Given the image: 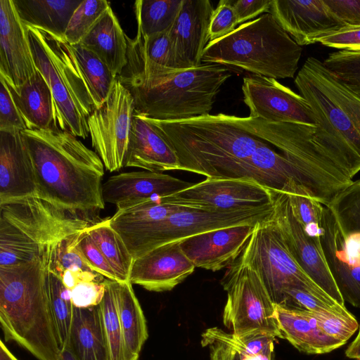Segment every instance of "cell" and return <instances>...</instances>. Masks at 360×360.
<instances>
[{"label": "cell", "instance_id": "1", "mask_svg": "<svg viewBox=\"0 0 360 360\" xmlns=\"http://www.w3.org/2000/svg\"><path fill=\"white\" fill-rule=\"evenodd\" d=\"M20 134L34 171L36 197L87 218L104 209V165L95 151L69 131L25 129Z\"/></svg>", "mask_w": 360, "mask_h": 360}, {"label": "cell", "instance_id": "2", "mask_svg": "<svg viewBox=\"0 0 360 360\" xmlns=\"http://www.w3.org/2000/svg\"><path fill=\"white\" fill-rule=\"evenodd\" d=\"M295 84L310 105L315 127L307 126L316 146L348 178L360 172V96L309 57Z\"/></svg>", "mask_w": 360, "mask_h": 360}, {"label": "cell", "instance_id": "3", "mask_svg": "<svg viewBox=\"0 0 360 360\" xmlns=\"http://www.w3.org/2000/svg\"><path fill=\"white\" fill-rule=\"evenodd\" d=\"M148 118L174 148L179 170L206 178L244 179L250 158L265 141L222 113L176 121Z\"/></svg>", "mask_w": 360, "mask_h": 360}, {"label": "cell", "instance_id": "4", "mask_svg": "<svg viewBox=\"0 0 360 360\" xmlns=\"http://www.w3.org/2000/svg\"><path fill=\"white\" fill-rule=\"evenodd\" d=\"M55 246L28 262L0 267V324L5 340L15 342L39 360H58L61 351L49 300Z\"/></svg>", "mask_w": 360, "mask_h": 360}, {"label": "cell", "instance_id": "5", "mask_svg": "<svg viewBox=\"0 0 360 360\" xmlns=\"http://www.w3.org/2000/svg\"><path fill=\"white\" fill-rule=\"evenodd\" d=\"M96 222L36 196L0 203V267L34 259Z\"/></svg>", "mask_w": 360, "mask_h": 360}, {"label": "cell", "instance_id": "6", "mask_svg": "<svg viewBox=\"0 0 360 360\" xmlns=\"http://www.w3.org/2000/svg\"><path fill=\"white\" fill-rule=\"evenodd\" d=\"M302 51L273 15L266 13L228 35L209 41L202 61L232 65L275 79L293 78Z\"/></svg>", "mask_w": 360, "mask_h": 360}, {"label": "cell", "instance_id": "7", "mask_svg": "<svg viewBox=\"0 0 360 360\" xmlns=\"http://www.w3.org/2000/svg\"><path fill=\"white\" fill-rule=\"evenodd\" d=\"M24 28L36 69L51 91L58 127L86 139L87 120L95 107L70 44L41 29L27 25Z\"/></svg>", "mask_w": 360, "mask_h": 360}, {"label": "cell", "instance_id": "8", "mask_svg": "<svg viewBox=\"0 0 360 360\" xmlns=\"http://www.w3.org/2000/svg\"><path fill=\"white\" fill-rule=\"evenodd\" d=\"M231 76L224 65L202 63L154 84L126 88L136 112L158 120H184L210 115L221 86Z\"/></svg>", "mask_w": 360, "mask_h": 360}, {"label": "cell", "instance_id": "9", "mask_svg": "<svg viewBox=\"0 0 360 360\" xmlns=\"http://www.w3.org/2000/svg\"><path fill=\"white\" fill-rule=\"evenodd\" d=\"M231 118L239 126L269 142L297 165L313 184L322 205L326 206L353 181L316 148L309 136L307 125L268 122L234 115Z\"/></svg>", "mask_w": 360, "mask_h": 360}, {"label": "cell", "instance_id": "10", "mask_svg": "<svg viewBox=\"0 0 360 360\" xmlns=\"http://www.w3.org/2000/svg\"><path fill=\"white\" fill-rule=\"evenodd\" d=\"M273 204L227 212L194 209L177 211L167 218L119 233L133 259L158 246L221 228L253 224L270 217Z\"/></svg>", "mask_w": 360, "mask_h": 360}, {"label": "cell", "instance_id": "11", "mask_svg": "<svg viewBox=\"0 0 360 360\" xmlns=\"http://www.w3.org/2000/svg\"><path fill=\"white\" fill-rule=\"evenodd\" d=\"M221 285L227 294L223 322L233 334L281 338L274 316L275 304L255 269L238 258L229 266Z\"/></svg>", "mask_w": 360, "mask_h": 360}, {"label": "cell", "instance_id": "12", "mask_svg": "<svg viewBox=\"0 0 360 360\" xmlns=\"http://www.w3.org/2000/svg\"><path fill=\"white\" fill-rule=\"evenodd\" d=\"M238 258L257 272L275 304H284V292L289 287L304 288L322 299L335 301L296 262L270 217L256 224Z\"/></svg>", "mask_w": 360, "mask_h": 360}, {"label": "cell", "instance_id": "13", "mask_svg": "<svg viewBox=\"0 0 360 360\" xmlns=\"http://www.w3.org/2000/svg\"><path fill=\"white\" fill-rule=\"evenodd\" d=\"M134 112L132 95L116 77L105 101L88 118L92 147L109 172L124 165Z\"/></svg>", "mask_w": 360, "mask_h": 360}, {"label": "cell", "instance_id": "14", "mask_svg": "<svg viewBox=\"0 0 360 360\" xmlns=\"http://www.w3.org/2000/svg\"><path fill=\"white\" fill-rule=\"evenodd\" d=\"M270 219L299 266L325 292L345 307V301L326 263L320 237L309 236L295 218L288 194L274 191Z\"/></svg>", "mask_w": 360, "mask_h": 360}, {"label": "cell", "instance_id": "15", "mask_svg": "<svg viewBox=\"0 0 360 360\" xmlns=\"http://www.w3.org/2000/svg\"><path fill=\"white\" fill-rule=\"evenodd\" d=\"M165 198L194 210L227 212L271 205L274 191L251 179L206 178Z\"/></svg>", "mask_w": 360, "mask_h": 360}, {"label": "cell", "instance_id": "16", "mask_svg": "<svg viewBox=\"0 0 360 360\" xmlns=\"http://www.w3.org/2000/svg\"><path fill=\"white\" fill-rule=\"evenodd\" d=\"M243 101L252 119L268 122H289L316 126L312 110L300 95L274 78L257 75L245 77Z\"/></svg>", "mask_w": 360, "mask_h": 360}, {"label": "cell", "instance_id": "17", "mask_svg": "<svg viewBox=\"0 0 360 360\" xmlns=\"http://www.w3.org/2000/svg\"><path fill=\"white\" fill-rule=\"evenodd\" d=\"M256 224L238 225L198 233L180 240V246L195 267L217 271L238 259Z\"/></svg>", "mask_w": 360, "mask_h": 360}, {"label": "cell", "instance_id": "18", "mask_svg": "<svg viewBox=\"0 0 360 360\" xmlns=\"http://www.w3.org/2000/svg\"><path fill=\"white\" fill-rule=\"evenodd\" d=\"M196 267L185 255L180 241L158 246L133 261L129 281L153 292L172 290Z\"/></svg>", "mask_w": 360, "mask_h": 360}, {"label": "cell", "instance_id": "19", "mask_svg": "<svg viewBox=\"0 0 360 360\" xmlns=\"http://www.w3.org/2000/svg\"><path fill=\"white\" fill-rule=\"evenodd\" d=\"M194 184L160 172H129L112 176L102 185L103 201L124 210L184 191Z\"/></svg>", "mask_w": 360, "mask_h": 360}, {"label": "cell", "instance_id": "20", "mask_svg": "<svg viewBox=\"0 0 360 360\" xmlns=\"http://www.w3.org/2000/svg\"><path fill=\"white\" fill-rule=\"evenodd\" d=\"M214 10L209 0H182L169 30L172 48L182 70L202 64L203 51L210 41L209 27Z\"/></svg>", "mask_w": 360, "mask_h": 360}, {"label": "cell", "instance_id": "21", "mask_svg": "<svg viewBox=\"0 0 360 360\" xmlns=\"http://www.w3.org/2000/svg\"><path fill=\"white\" fill-rule=\"evenodd\" d=\"M36 72L24 25L13 0H0V76L16 88Z\"/></svg>", "mask_w": 360, "mask_h": 360}, {"label": "cell", "instance_id": "22", "mask_svg": "<svg viewBox=\"0 0 360 360\" xmlns=\"http://www.w3.org/2000/svg\"><path fill=\"white\" fill-rule=\"evenodd\" d=\"M320 240L326 263L345 302L360 309V259L347 247L331 212L324 206Z\"/></svg>", "mask_w": 360, "mask_h": 360}, {"label": "cell", "instance_id": "23", "mask_svg": "<svg viewBox=\"0 0 360 360\" xmlns=\"http://www.w3.org/2000/svg\"><path fill=\"white\" fill-rule=\"evenodd\" d=\"M269 13L300 46L311 44L318 35L344 27L331 15L323 0H272Z\"/></svg>", "mask_w": 360, "mask_h": 360}, {"label": "cell", "instance_id": "24", "mask_svg": "<svg viewBox=\"0 0 360 360\" xmlns=\"http://www.w3.org/2000/svg\"><path fill=\"white\" fill-rule=\"evenodd\" d=\"M124 167L160 172L179 170V160L174 148L147 116L136 111Z\"/></svg>", "mask_w": 360, "mask_h": 360}, {"label": "cell", "instance_id": "25", "mask_svg": "<svg viewBox=\"0 0 360 360\" xmlns=\"http://www.w3.org/2000/svg\"><path fill=\"white\" fill-rule=\"evenodd\" d=\"M36 193L32 160L20 132L0 131V203Z\"/></svg>", "mask_w": 360, "mask_h": 360}, {"label": "cell", "instance_id": "26", "mask_svg": "<svg viewBox=\"0 0 360 360\" xmlns=\"http://www.w3.org/2000/svg\"><path fill=\"white\" fill-rule=\"evenodd\" d=\"M274 316L281 338L302 352L322 354L345 344L321 330L315 313L275 304Z\"/></svg>", "mask_w": 360, "mask_h": 360}, {"label": "cell", "instance_id": "27", "mask_svg": "<svg viewBox=\"0 0 360 360\" xmlns=\"http://www.w3.org/2000/svg\"><path fill=\"white\" fill-rule=\"evenodd\" d=\"M210 360H274L276 338L268 335L239 337L217 327L207 328L201 335Z\"/></svg>", "mask_w": 360, "mask_h": 360}, {"label": "cell", "instance_id": "28", "mask_svg": "<svg viewBox=\"0 0 360 360\" xmlns=\"http://www.w3.org/2000/svg\"><path fill=\"white\" fill-rule=\"evenodd\" d=\"M79 44L95 54L115 77L127 64V36L111 6Z\"/></svg>", "mask_w": 360, "mask_h": 360}, {"label": "cell", "instance_id": "29", "mask_svg": "<svg viewBox=\"0 0 360 360\" xmlns=\"http://www.w3.org/2000/svg\"><path fill=\"white\" fill-rule=\"evenodd\" d=\"M2 77V76H1ZM27 129H57L54 101L51 91L42 75L36 73L21 86L6 83Z\"/></svg>", "mask_w": 360, "mask_h": 360}, {"label": "cell", "instance_id": "30", "mask_svg": "<svg viewBox=\"0 0 360 360\" xmlns=\"http://www.w3.org/2000/svg\"><path fill=\"white\" fill-rule=\"evenodd\" d=\"M68 347L77 360H110L99 305L75 307Z\"/></svg>", "mask_w": 360, "mask_h": 360}, {"label": "cell", "instance_id": "31", "mask_svg": "<svg viewBox=\"0 0 360 360\" xmlns=\"http://www.w3.org/2000/svg\"><path fill=\"white\" fill-rule=\"evenodd\" d=\"M113 285L125 360H139L142 347L148 337L144 314L130 281H114Z\"/></svg>", "mask_w": 360, "mask_h": 360}, {"label": "cell", "instance_id": "32", "mask_svg": "<svg viewBox=\"0 0 360 360\" xmlns=\"http://www.w3.org/2000/svg\"><path fill=\"white\" fill-rule=\"evenodd\" d=\"M82 0H13L24 25L64 37L69 21Z\"/></svg>", "mask_w": 360, "mask_h": 360}, {"label": "cell", "instance_id": "33", "mask_svg": "<svg viewBox=\"0 0 360 360\" xmlns=\"http://www.w3.org/2000/svg\"><path fill=\"white\" fill-rule=\"evenodd\" d=\"M87 233L114 271L117 281H129L134 259L121 236L111 226L110 219L93 224Z\"/></svg>", "mask_w": 360, "mask_h": 360}, {"label": "cell", "instance_id": "34", "mask_svg": "<svg viewBox=\"0 0 360 360\" xmlns=\"http://www.w3.org/2000/svg\"><path fill=\"white\" fill-rule=\"evenodd\" d=\"M185 209L192 208L171 203L165 197H158L124 210H117L110 218V223L120 233L164 219L172 214Z\"/></svg>", "mask_w": 360, "mask_h": 360}, {"label": "cell", "instance_id": "35", "mask_svg": "<svg viewBox=\"0 0 360 360\" xmlns=\"http://www.w3.org/2000/svg\"><path fill=\"white\" fill-rule=\"evenodd\" d=\"M182 0H138L134 4L137 33L143 37L169 31Z\"/></svg>", "mask_w": 360, "mask_h": 360}, {"label": "cell", "instance_id": "36", "mask_svg": "<svg viewBox=\"0 0 360 360\" xmlns=\"http://www.w3.org/2000/svg\"><path fill=\"white\" fill-rule=\"evenodd\" d=\"M49 300L60 349L69 345L75 307L70 290L60 278L49 270Z\"/></svg>", "mask_w": 360, "mask_h": 360}, {"label": "cell", "instance_id": "37", "mask_svg": "<svg viewBox=\"0 0 360 360\" xmlns=\"http://www.w3.org/2000/svg\"><path fill=\"white\" fill-rule=\"evenodd\" d=\"M326 206L344 236L360 233V180L338 192Z\"/></svg>", "mask_w": 360, "mask_h": 360}, {"label": "cell", "instance_id": "38", "mask_svg": "<svg viewBox=\"0 0 360 360\" xmlns=\"http://www.w3.org/2000/svg\"><path fill=\"white\" fill-rule=\"evenodd\" d=\"M105 292L99 304L110 360H125L124 340L117 311L114 281L105 278Z\"/></svg>", "mask_w": 360, "mask_h": 360}, {"label": "cell", "instance_id": "39", "mask_svg": "<svg viewBox=\"0 0 360 360\" xmlns=\"http://www.w3.org/2000/svg\"><path fill=\"white\" fill-rule=\"evenodd\" d=\"M283 306L299 308L313 313L335 316L347 320L355 317L335 301H327L309 290L301 287H289L284 292Z\"/></svg>", "mask_w": 360, "mask_h": 360}, {"label": "cell", "instance_id": "40", "mask_svg": "<svg viewBox=\"0 0 360 360\" xmlns=\"http://www.w3.org/2000/svg\"><path fill=\"white\" fill-rule=\"evenodd\" d=\"M343 85L360 96V50H340L322 62Z\"/></svg>", "mask_w": 360, "mask_h": 360}, {"label": "cell", "instance_id": "41", "mask_svg": "<svg viewBox=\"0 0 360 360\" xmlns=\"http://www.w3.org/2000/svg\"><path fill=\"white\" fill-rule=\"evenodd\" d=\"M110 7V3L105 0H82L69 21L65 39L70 44H79Z\"/></svg>", "mask_w": 360, "mask_h": 360}, {"label": "cell", "instance_id": "42", "mask_svg": "<svg viewBox=\"0 0 360 360\" xmlns=\"http://www.w3.org/2000/svg\"><path fill=\"white\" fill-rule=\"evenodd\" d=\"M288 195L295 218L309 236L319 238L325 205L310 196L299 194H288Z\"/></svg>", "mask_w": 360, "mask_h": 360}, {"label": "cell", "instance_id": "43", "mask_svg": "<svg viewBox=\"0 0 360 360\" xmlns=\"http://www.w3.org/2000/svg\"><path fill=\"white\" fill-rule=\"evenodd\" d=\"M87 229L77 233L75 240L76 248L82 253L93 271L100 274L107 279L117 281L114 271L100 249L88 234Z\"/></svg>", "mask_w": 360, "mask_h": 360}, {"label": "cell", "instance_id": "44", "mask_svg": "<svg viewBox=\"0 0 360 360\" xmlns=\"http://www.w3.org/2000/svg\"><path fill=\"white\" fill-rule=\"evenodd\" d=\"M27 129L25 122L11 96L3 77L0 76V131H22Z\"/></svg>", "mask_w": 360, "mask_h": 360}, {"label": "cell", "instance_id": "45", "mask_svg": "<svg viewBox=\"0 0 360 360\" xmlns=\"http://www.w3.org/2000/svg\"><path fill=\"white\" fill-rule=\"evenodd\" d=\"M238 25V18L230 0H221L210 20V41L228 35L236 29Z\"/></svg>", "mask_w": 360, "mask_h": 360}, {"label": "cell", "instance_id": "46", "mask_svg": "<svg viewBox=\"0 0 360 360\" xmlns=\"http://www.w3.org/2000/svg\"><path fill=\"white\" fill-rule=\"evenodd\" d=\"M322 45L340 50H360V26L343 27L314 37L311 44Z\"/></svg>", "mask_w": 360, "mask_h": 360}, {"label": "cell", "instance_id": "47", "mask_svg": "<svg viewBox=\"0 0 360 360\" xmlns=\"http://www.w3.org/2000/svg\"><path fill=\"white\" fill-rule=\"evenodd\" d=\"M105 292V281H83L71 290V299L75 307L90 308L101 304Z\"/></svg>", "mask_w": 360, "mask_h": 360}, {"label": "cell", "instance_id": "48", "mask_svg": "<svg viewBox=\"0 0 360 360\" xmlns=\"http://www.w3.org/2000/svg\"><path fill=\"white\" fill-rule=\"evenodd\" d=\"M331 15L344 27L360 26V0H323Z\"/></svg>", "mask_w": 360, "mask_h": 360}, {"label": "cell", "instance_id": "49", "mask_svg": "<svg viewBox=\"0 0 360 360\" xmlns=\"http://www.w3.org/2000/svg\"><path fill=\"white\" fill-rule=\"evenodd\" d=\"M233 6L238 24L245 23L262 13H269L272 0H230Z\"/></svg>", "mask_w": 360, "mask_h": 360}, {"label": "cell", "instance_id": "50", "mask_svg": "<svg viewBox=\"0 0 360 360\" xmlns=\"http://www.w3.org/2000/svg\"><path fill=\"white\" fill-rule=\"evenodd\" d=\"M63 285L71 290L77 283L83 281L102 282L104 276L98 273L88 271L65 270L59 276Z\"/></svg>", "mask_w": 360, "mask_h": 360}, {"label": "cell", "instance_id": "51", "mask_svg": "<svg viewBox=\"0 0 360 360\" xmlns=\"http://www.w3.org/2000/svg\"><path fill=\"white\" fill-rule=\"evenodd\" d=\"M359 328L356 337L345 351V355L347 357L355 360H360V325H359Z\"/></svg>", "mask_w": 360, "mask_h": 360}, {"label": "cell", "instance_id": "52", "mask_svg": "<svg viewBox=\"0 0 360 360\" xmlns=\"http://www.w3.org/2000/svg\"><path fill=\"white\" fill-rule=\"evenodd\" d=\"M0 360H18L8 349L3 340L0 341Z\"/></svg>", "mask_w": 360, "mask_h": 360}, {"label": "cell", "instance_id": "53", "mask_svg": "<svg viewBox=\"0 0 360 360\" xmlns=\"http://www.w3.org/2000/svg\"><path fill=\"white\" fill-rule=\"evenodd\" d=\"M58 360H77L69 347L61 349Z\"/></svg>", "mask_w": 360, "mask_h": 360}]
</instances>
